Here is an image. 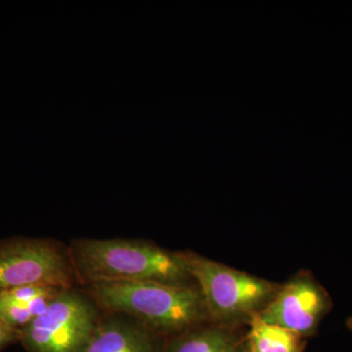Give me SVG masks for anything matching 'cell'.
<instances>
[{
    "label": "cell",
    "instance_id": "4fadbf2b",
    "mask_svg": "<svg viewBox=\"0 0 352 352\" xmlns=\"http://www.w3.org/2000/svg\"><path fill=\"white\" fill-rule=\"evenodd\" d=\"M248 352H250V351H248Z\"/></svg>",
    "mask_w": 352,
    "mask_h": 352
},
{
    "label": "cell",
    "instance_id": "30bf717a",
    "mask_svg": "<svg viewBox=\"0 0 352 352\" xmlns=\"http://www.w3.org/2000/svg\"><path fill=\"white\" fill-rule=\"evenodd\" d=\"M302 336L288 329L266 323L258 314L252 317L248 335L250 352H302Z\"/></svg>",
    "mask_w": 352,
    "mask_h": 352
},
{
    "label": "cell",
    "instance_id": "52a82bcc",
    "mask_svg": "<svg viewBox=\"0 0 352 352\" xmlns=\"http://www.w3.org/2000/svg\"><path fill=\"white\" fill-rule=\"evenodd\" d=\"M82 352H157L149 329L124 319L99 321Z\"/></svg>",
    "mask_w": 352,
    "mask_h": 352
},
{
    "label": "cell",
    "instance_id": "8992f818",
    "mask_svg": "<svg viewBox=\"0 0 352 352\" xmlns=\"http://www.w3.org/2000/svg\"><path fill=\"white\" fill-rule=\"evenodd\" d=\"M330 308V296L325 289L314 278L302 275L276 291L258 315L266 323L305 337L316 330Z\"/></svg>",
    "mask_w": 352,
    "mask_h": 352
},
{
    "label": "cell",
    "instance_id": "9c48e42d",
    "mask_svg": "<svg viewBox=\"0 0 352 352\" xmlns=\"http://www.w3.org/2000/svg\"><path fill=\"white\" fill-rule=\"evenodd\" d=\"M241 346L239 338L226 329L204 328L173 338L166 352H241Z\"/></svg>",
    "mask_w": 352,
    "mask_h": 352
},
{
    "label": "cell",
    "instance_id": "5b68a950",
    "mask_svg": "<svg viewBox=\"0 0 352 352\" xmlns=\"http://www.w3.org/2000/svg\"><path fill=\"white\" fill-rule=\"evenodd\" d=\"M69 254L50 240L14 238L0 242V296L30 286L71 289Z\"/></svg>",
    "mask_w": 352,
    "mask_h": 352
},
{
    "label": "cell",
    "instance_id": "ba28073f",
    "mask_svg": "<svg viewBox=\"0 0 352 352\" xmlns=\"http://www.w3.org/2000/svg\"><path fill=\"white\" fill-rule=\"evenodd\" d=\"M63 288L30 286L0 296V318L17 332L27 327L45 311Z\"/></svg>",
    "mask_w": 352,
    "mask_h": 352
},
{
    "label": "cell",
    "instance_id": "3957f363",
    "mask_svg": "<svg viewBox=\"0 0 352 352\" xmlns=\"http://www.w3.org/2000/svg\"><path fill=\"white\" fill-rule=\"evenodd\" d=\"M190 277L201 288L208 315L220 321H237L258 314L276 288L270 282L227 267L193 252H179Z\"/></svg>",
    "mask_w": 352,
    "mask_h": 352
},
{
    "label": "cell",
    "instance_id": "7c38bea8",
    "mask_svg": "<svg viewBox=\"0 0 352 352\" xmlns=\"http://www.w3.org/2000/svg\"><path fill=\"white\" fill-rule=\"evenodd\" d=\"M347 324H349V327L352 330V317L349 318V322H347Z\"/></svg>",
    "mask_w": 352,
    "mask_h": 352
},
{
    "label": "cell",
    "instance_id": "6da1fadb",
    "mask_svg": "<svg viewBox=\"0 0 352 352\" xmlns=\"http://www.w3.org/2000/svg\"><path fill=\"white\" fill-rule=\"evenodd\" d=\"M75 276L82 283L159 281L180 284L190 277L179 252L126 239H82L69 251Z\"/></svg>",
    "mask_w": 352,
    "mask_h": 352
},
{
    "label": "cell",
    "instance_id": "8fae6325",
    "mask_svg": "<svg viewBox=\"0 0 352 352\" xmlns=\"http://www.w3.org/2000/svg\"><path fill=\"white\" fill-rule=\"evenodd\" d=\"M19 332L7 325L6 322L0 318V352L3 351L14 342H19Z\"/></svg>",
    "mask_w": 352,
    "mask_h": 352
},
{
    "label": "cell",
    "instance_id": "7a4b0ae2",
    "mask_svg": "<svg viewBox=\"0 0 352 352\" xmlns=\"http://www.w3.org/2000/svg\"><path fill=\"white\" fill-rule=\"evenodd\" d=\"M88 287L100 307L115 314L135 317L149 330L185 332L208 315L201 292L182 284L106 282Z\"/></svg>",
    "mask_w": 352,
    "mask_h": 352
},
{
    "label": "cell",
    "instance_id": "277c9868",
    "mask_svg": "<svg viewBox=\"0 0 352 352\" xmlns=\"http://www.w3.org/2000/svg\"><path fill=\"white\" fill-rule=\"evenodd\" d=\"M98 324L94 305L66 289L21 331L19 342L28 352H82Z\"/></svg>",
    "mask_w": 352,
    "mask_h": 352
}]
</instances>
